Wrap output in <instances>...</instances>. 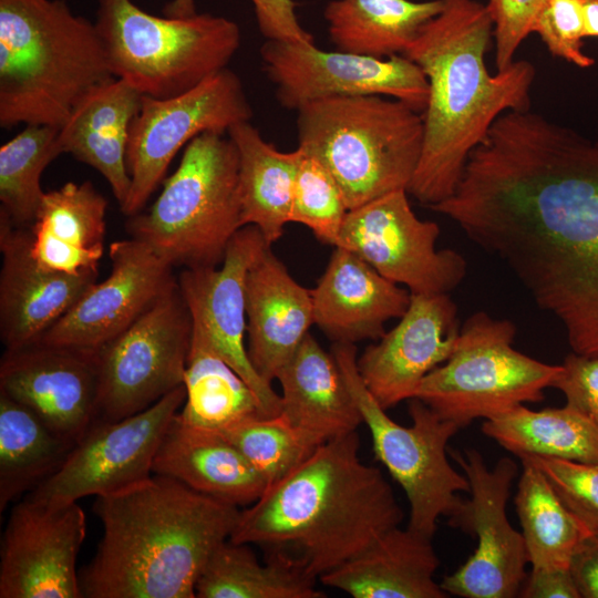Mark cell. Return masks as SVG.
I'll return each instance as SVG.
<instances>
[{
	"label": "cell",
	"mask_w": 598,
	"mask_h": 598,
	"mask_svg": "<svg viewBox=\"0 0 598 598\" xmlns=\"http://www.w3.org/2000/svg\"><path fill=\"white\" fill-rule=\"evenodd\" d=\"M311 295L315 324L333 343L379 340L384 324L400 319L411 300L409 290L342 247H334Z\"/></svg>",
	"instance_id": "23"
},
{
	"label": "cell",
	"mask_w": 598,
	"mask_h": 598,
	"mask_svg": "<svg viewBox=\"0 0 598 598\" xmlns=\"http://www.w3.org/2000/svg\"><path fill=\"white\" fill-rule=\"evenodd\" d=\"M533 32L540 37L551 55L581 69L595 64L594 58L582 49L587 38L582 0H548Z\"/></svg>",
	"instance_id": "41"
},
{
	"label": "cell",
	"mask_w": 598,
	"mask_h": 598,
	"mask_svg": "<svg viewBox=\"0 0 598 598\" xmlns=\"http://www.w3.org/2000/svg\"><path fill=\"white\" fill-rule=\"evenodd\" d=\"M442 7V0H332L323 17L337 50L386 59L403 54Z\"/></svg>",
	"instance_id": "31"
},
{
	"label": "cell",
	"mask_w": 598,
	"mask_h": 598,
	"mask_svg": "<svg viewBox=\"0 0 598 598\" xmlns=\"http://www.w3.org/2000/svg\"><path fill=\"white\" fill-rule=\"evenodd\" d=\"M97 4L95 27L112 74L150 97L190 90L226 69L240 45L238 24L224 17H158L133 0Z\"/></svg>",
	"instance_id": "8"
},
{
	"label": "cell",
	"mask_w": 598,
	"mask_h": 598,
	"mask_svg": "<svg viewBox=\"0 0 598 598\" xmlns=\"http://www.w3.org/2000/svg\"><path fill=\"white\" fill-rule=\"evenodd\" d=\"M470 483L471 497L451 524L476 537L473 555L441 581L450 596L464 598H513L518 596L528 564L520 532L507 517V501L517 464L502 457L489 468L482 454L474 450L450 451Z\"/></svg>",
	"instance_id": "15"
},
{
	"label": "cell",
	"mask_w": 598,
	"mask_h": 598,
	"mask_svg": "<svg viewBox=\"0 0 598 598\" xmlns=\"http://www.w3.org/2000/svg\"><path fill=\"white\" fill-rule=\"evenodd\" d=\"M86 517L76 502L25 497L9 516L0 550V598H81L76 559Z\"/></svg>",
	"instance_id": "17"
},
{
	"label": "cell",
	"mask_w": 598,
	"mask_h": 598,
	"mask_svg": "<svg viewBox=\"0 0 598 598\" xmlns=\"http://www.w3.org/2000/svg\"><path fill=\"white\" fill-rule=\"evenodd\" d=\"M587 38H598V0H582Z\"/></svg>",
	"instance_id": "48"
},
{
	"label": "cell",
	"mask_w": 598,
	"mask_h": 598,
	"mask_svg": "<svg viewBox=\"0 0 598 598\" xmlns=\"http://www.w3.org/2000/svg\"><path fill=\"white\" fill-rule=\"evenodd\" d=\"M482 431L518 458L598 463V427L566 404L539 411L519 404L485 420Z\"/></svg>",
	"instance_id": "34"
},
{
	"label": "cell",
	"mask_w": 598,
	"mask_h": 598,
	"mask_svg": "<svg viewBox=\"0 0 598 598\" xmlns=\"http://www.w3.org/2000/svg\"><path fill=\"white\" fill-rule=\"evenodd\" d=\"M109 256L110 275L92 282L39 341L99 350L177 283L174 267L142 240L114 241Z\"/></svg>",
	"instance_id": "18"
},
{
	"label": "cell",
	"mask_w": 598,
	"mask_h": 598,
	"mask_svg": "<svg viewBox=\"0 0 598 598\" xmlns=\"http://www.w3.org/2000/svg\"><path fill=\"white\" fill-rule=\"evenodd\" d=\"M103 535L79 573L85 598H194L214 551L230 536L238 506L155 474L97 496Z\"/></svg>",
	"instance_id": "3"
},
{
	"label": "cell",
	"mask_w": 598,
	"mask_h": 598,
	"mask_svg": "<svg viewBox=\"0 0 598 598\" xmlns=\"http://www.w3.org/2000/svg\"><path fill=\"white\" fill-rule=\"evenodd\" d=\"M246 315L250 362L271 383L315 323L311 290L292 278L271 246L248 271Z\"/></svg>",
	"instance_id": "24"
},
{
	"label": "cell",
	"mask_w": 598,
	"mask_h": 598,
	"mask_svg": "<svg viewBox=\"0 0 598 598\" xmlns=\"http://www.w3.org/2000/svg\"><path fill=\"white\" fill-rule=\"evenodd\" d=\"M192 333V315L177 279L126 330L96 350L95 421L136 414L182 386Z\"/></svg>",
	"instance_id": "11"
},
{
	"label": "cell",
	"mask_w": 598,
	"mask_h": 598,
	"mask_svg": "<svg viewBox=\"0 0 598 598\" xmlns=\"http://www.w3.org/2000/svg\"><path fill=\"white\" fill-rule=\"evenodd\" d=\"M251 117L243 83L228 68L171 97L144 95L130 126L126 165L131 187L121 212L128 217L142 212L173 158L196 136L227 133Z\"/></svg>",
	"instance_id": "12"
},
{
	"label": "cell",
	"mask_w": 598,
	"mask_h": 598,
	"mask_svg": "<svg viewBox=\"0 0 598 598\" xmlns=\"http://www.w3.org/2000/svg\"><path fill=\"white\" fill-rule=\"evenodd\" d=\"M547 477L568 511L598 536V463L524 456Z\"/></svg>",
	"instance_id": "40"
},
{
	"label": "cell",
	"mask_w": 598,
	"mask_h": 598,
	"mask_svg": "<svg viewBox=\"0 0 598 598\" xmlns=\"http://www.w3.org/2000/svg\"><path fill=\"white\" fill-rule=\"evenodd\" d=\"M440 226L420 219L399 189L348 212L337 247L346 248L411 293H448L467 265L454 249H436Z\"/></svg>",
	"instance_id": "16"
},
{
	"label": "cell",
	"mask_w": 598,
	"mask_h": 598,
	"mask_svg": "<svg viewBox=\"0 0 598 598\" xmlns=\"http://www.w3.org/2000/svg\"><path fill=\"white\" fill-rule=\"evenodd\" d=\"M276 380L281 385V414L321 444L363 423L333 354L310 333Z\"/></svg>",
	"instance_id": "29"
},
{
	"label": "cell",
	"mask_w": 598,
	"mask_h": 598,
	"mask_svg": "<svg viewBox=\"0 0 598 598\" xmlns=\"http://www.w3.org/2000/svg\"><path fill=\"white\" fill-rule=\"evenodd\" d=\"M515 496L528 564L532 567H569L580 543L591 534L568 511L544 473L528 460Z\"/></svg>",
	"instance_id": "36"
},
{
	"label": "cell",
	"mask_w": 598,
	"mask_h": 598,
	"mask_svg": "<svg viewBox=\"0 0 598 598\" xmlns=\"http://www.w3.org/2000/svg\"><path fill=\"white\" fill-rule=\"evenodd\" d=\"M0 336L6 350L38 342L76 302L97 275L70 276L39 266L28 227L0 212Z\"/></svg>",
	"instance_id": "22"
},
{
	"label": "cell",
	"mask_w": 598,
	"mask_h": 598,
	"mask_svg": "<svg viewBox=\"0 0 598 598\" xmlns=\"http://www.w3.org/2000/svg\"><path fill=\"white\" fill-rule=\"evenodd\" d=\"M268 246L256 226H244L229 241L219 266L183 269L178 285L192 318L214 349L250 385L264 413L274 416L281 413V396L257 373L245 346L246 279Z\"/></svg>",
	"instance_id": "19"
},
{
	"label": "cell",
	"mask_w": 598,
	"mask_h": 598,
	"mask_svg": "<svg viewBox=\"0 0 598 598\" xmlns=\"http://www.w3.org/2000/svg\"><path fill=\"white\" fill-rule=\"evenodd\" d=\"M569 569L580 598H598V536L590 535L580 543Z\"/></svg>",
	"instance_id": "46"
},
{
	"label": "cell",
	"mask_w": 598,
	"mask_h": 598,
	"mask_svg": "<svg viewBox=\"0 0 598 598\" xmlns=\"http://www.w3.org/2000/svg\"><path fill=\"white\" fill-rule=\"evenodd\" d=\"M220 433L244 454L268 486L295 470L321 445L281 413L251 416Z\"/></svg>",
	"instance_id": "38"
},
{
	"label": "cell",
	"mask_w": 598,
	"mask_h": 598,
	"mask_svg": "<svg viewBox=\"0 0 598 598\" xmlns=\"http://www.w3.org/2000/svg\"><path fill=\"white\" fill-rule=\"evenodd\" d=\"M523 598H580L569 567H532L518 592Z\"/></svg>",
	"instance_id": "45"
},
{
	"label": "cell",
	"mask_w": 598,
	"mask_h": 598,
	"mask_svg": "<svg viewBox=\"0 0 598 598\" xmlns=\"http://www.w3.org/2000/svg\"><path fill=\"white\" fill-rule=\"evenodd\" d=\"M297 560L267 553L261 564L249 544L224 542L210 556L196 585L199 598H323Z\"/></svg>",
	"instance_id": "33"
},
{
	"label": "cell",
	"mask_w": 598,
	"mask_h": 598,
	"mask_svg": "<svg viewBox=\"0 0 598 598\" xmlns=\"http://www.w3.org/2000/svg\"><path fill=\"white\" fill-rule=\"evenodd\" d=\"M299 150L290 223L307 226L320 241L337 247L349 212L343 193L318 158Z\"/></svg>",
	"instance_id": "39"
},
{
	"label": "cell",
	"mask_w": 598,
	"mask_h": 598,
	"mask_svg": "<svg viewBox=\"0 0 598 598\" xmlns=\"http://www.w3.org/2000/svg\"><path fill=\"white\" fill-rule=\"evenodd\" d=\"M442 1L440 13L403 53L429 82L422 152L408 190L427 207L455 193L471 153L501 115L530 110L535 80V68L526 60L488 72L493 20L486 4Z\"/></svg>",
	"instance_id": "1"
},
{
	"label": "cell",
	"mask_w": 598,
	"mask_h": 598,
	"mask_svg": "<svg viewBox=\"0 0 598 598\" xmlns=\"http://www.w3.org/2000/svg\"><path fill=\"white\" fill-rule=\"evenodd\" d=\"M460 330L448 293H411L399 323L357 358L358 372L388 410L412 399L422 379L451 357Z\"/></svg>",
	"instance_id": "21"
},
{
	"label": "cell",
	"mask_w": 598,
	"mask_h": 598,
	"mask_svg": "<svg viewBox=\"0 0 598 598\" xmlns=\"http://www.w3.org/2000/svg\"><path fill=\"white\" fill-rule=\"evenodd\" d=\"M153 473L238 507L254 504L268 487L267 481L220 432L188 425L177 415L162 437Z\"/></svg>",
	"instance_id": "27"
},
{
	"label": "cell",
	"mask_w": 598,
	"mask_h": 598,
	"mask_svg": "<svg viewBox=\"0 0 598 598\" xmlns=\"http://www.w3.org/2000/svg\"><path fill=\"white\" fill-rule=\"evenodd\" d=\"M184 400L182 385L136 414L113 422H93L61 467L28 497L45 504L72 503L113 494L147 480L162 437Z\"/></svg>",
	"instance_id": "13"
},
{
	"label": "cell",
	"mask_w": 598,
	"mask_h": 598,
	"mask_svg": "<svg viewBox=\"0 0 598 598\" xmlns=\"http://www.w3.org/2000/svg\"><path fill=\"white\" fill-rule=\"evenodd\" d=\"M548 0H488L493 20L495 65L497 72L515 62L519 45L533 33L534 25Z\"/></svg>",
	"instance_id": "42"
},
{
	"label": "cell",
	"mask_w": 598,
	"mask_h": 598,
	"mask_svg": "<svg viewBox=\"0 0 598 598\" xmlns=\"http://www.w3.org/2000/svg\"><path fill=\"white\" fill-rule=\"evenodd\" d=\"M163 11L165 16L173 18H187L197 13L194 0H172Z\"/></svg>",
	"instance_id": "47"
},
{
	"label": "cell",
	"mask_w": 598,
	"mask_h": 598,
	"mask_svg": "<svg viewBox=\"0 0 598 598\" xmlns=\"http://www.w3.org/2000/svg\"><path fill=\"white\" fill-rule=\"evenodd\" d=\"M331 353L371 433L375 457L408 497V527L433 538L441 516H446L451 525L465 508L466 499L458 493H470L467 477L451 465L446 452L460 426L416 398L409 400L411 425L394 422L364 385L357 368L355 346L333 343Z\"/></svg>",
	"instance_id": "9"
},
{
	"label": "cell",
	"mask_w": 598,
	"mask_h": 598,
	"mask_svg": "<svg viewBox=\"0 0 598 598\" xmlns=\"http://www.w3.org/2000/svg\"><path fill=\"white\" fill-rule=\"evenodd\" d=\"M58 135L56 126L27 124L0 147V212L16 226L29 227L35 217L42 173L62 154Z\"/></svg>",
	"instance_id": "37"
},
{
	"label": "cell",
	"mask_w": 598,
	"mask_h": 598,
	"mask_svg": "<svg viewBox=\"0 0 598 598\" xmlns=\"http://www.w3.org/2000/svg\"><path fill=\"white\" fill-rule=\"evenodd\" d=\"M239 156L243 225L256 226L269 245L290 223L292 189L301 152H281L254 125L241 122L228 132Z\"/></svg>",
	"instance_id": "30"
},
{
	"label": "cell",
	"mask_w": 598,
	"mask_h": 598,
	"mask_svg": "<svg viewBox=\"0 0 598 598\" xmlns=\"http://www.w3.org/2000/svg\"><path fill=\"white\" fill-rule=\"evenodd\" d=\"M439 564L432 538L396 526L319 580L354 598H446Z\"/></svg>",
	"instance_id": "28"
},
{
	"label": "cell",
	"mask_w": 598,
	"mask_h": 598,
	"mask_svg": "<svg viewBox=\"0 0 598 598\" xmlns=\"http://www.w3.org/2000/svg\"><path fill=\"white\" fill-rule=\"evenodd\" d=\"M143 96L125 80L113 78L91 89L59 127L62 154L96 169L109 183L120 208L131 187L126 165L130 126Z\"/></svg>",
	"instance_id": "26"
},
{
	"label": "cell",
	"mask_w": 598,
	"mask_h": 598,
	"mask_svg": "<svg viewBox=\"0 0 598 598\" xmlns=\"http://www.w3.org/2000/svg\"><path fill=\"white\" fill-rule=\"evenodd\" d=\"M359 448L357 431L322 443L240 511L230 540L283 554L319 579L400 526L391 485Z\"/></svg>",
	"instance_id": "4"
},
{
	"label": "cell",
	"mask_w": 598,
	"mask_h": 598,
	"mask_svg": "<svg viewBox=\"0 0 598 598\" xmlns=\"http://www.w3.org/2000/svg\"><path fill=\"white\" fill-rule=\"evenodd\" d=\"M106 198L89 182H68L44 192L28 227L30 252L42 268L97 275L104 254Z\"/></svg>",
	"instance_id": "25"
},
{
	"label": "cell",
	"mask_w": 598,
	"mask_h": 598,
	"mask_svg": "<svg viewBox=\"0 0 598 598\" xmlns=\"http://www.w3.org/2000/svg\"><path fill=\"white\" fill-rule=\"evenodd\" d=\"M243 227L238 151L220 132L192 140L156 200L127 223L133 238L183 269L219 266Z\"/></svg>",
	"instance_id": "7"
},
{
	"label": "cell",
	"mask_w": 598,
	"mask_h": 598,
	"mask_svg": "<svg viewBox=\"0 0 598 598\" xmlns=\"http://www.w3.org/2000/svg\"><path fill=\"white\" fill-rule=\"evenodd\" d=\"M516 326L485 311L461 326L451 357L425 375L413 398L460 429L519 404L544 399L561 364H548L513 348Z\"/></svg>",
	"instance_id": "10"
},
{
	"label": "cell",
	"mask_w": 598,
	"mask_h": 598,
	"mask_svg": "<svg viewBox=\"0 0 598 598\" xmlns=\"http://www.w3.org/2000/svg\"><path fill=\"white\" fill-rule=\"evenodd\" d=\"M551 388L559 390L566 405L598 427V354H567Z\"/></svg>",
	"instance_id": "43"
},
{
	"label": "cell",
	"mask_w": 598,
	"mask_h": 598,
	"mask_svg": "<svg viewBox=\"0 0 598 598\" xmlns=\"http://www.w3.org/2000/svg\"><path fill=\"white\" fill-rule=\"evenodd\" d=\"M0 392L75 443L96 417V350L41 341L6 350L0 362Z\"/></svg>",
	"instance_id": "20"
},
{
	"label": "cell",
	"mask_w": 598,
	"mask_h": 598,
	"mask_svg": "<svg viewBox=\"0 0 598 598\" xmlns=\"http://www.w3.org/2000/svg\"><path fill=\"white\" fill-rule=\"evenodd\" d=\"M260 58L278 103L289 110L323 99L361 95L393 97L421 113L427 103V79L403 54L378 59L323 51L315 42L267 40Z\"/></svg>",
	"instance_id": "14"
},
{
	"label": "cell",
	"mask_w": 598,
	"mask_h": 598,
	"mask_svg": "<svg viewBox=\"0 0 598 598\" xmlns=\"http://www.w3.org/2000/svg\"><path fill=\"white\" fill-rule=\"evenodd\" d=\"M115 78L95 23L63 0H0V126L60 127Z\"/></svg>",
	"instance_id": "5"
},
{
	"label": "cell",
	"mask_w": 598,
	"mask_h": 598,
	"mask_svg": "<svg viewBox=\"0 0 598 598\" xmlns=\"http://www.w3.org/2000/svg\"><path fill=\"white\" fill-rule=\"evenodd\" d=\"M74 444L0 392V512L53 475Z\"/></svg>",
	"instance_id": "35"
},
{
	"label": "cell",
	"mask_w": 598,
	"mask_h": 598,
	"mask_svg": "<svg viewBox=\"0 0 598 598\" xmlns=\"http://www.w3.org/2000/svg\"><path fill=\"white\" fill-rule=\"evenodd\" d=\"M192 320L185 400L177 417L188 425L220 432L245 419L266 415L250 385L217 353L199 323Z\"/></svg>",
	"instance_id": "32"
},
{
	"label": "cell",
	"mask_w": 598,
	"mask_h": 598,
	"mask_svg": "<svg viewBox=\"0 0 598 598\" xmlns=\"http://www.w3.org/2000/svg\"><path fill=\"white\" fill-rule=\"evenodd\" d=\"M509 269L563 324L571 351L598 354V140L546 163L504 233Z\"/></svg>",
	"instance_id": "2"
},
{
	"label": "cell",
	"mask_w": 598,
	"mask_h": 598,
	"mask_svg": "<svg viewBox=\"0 0 598 598\" xmlns=\"http://www.w3.org/2000/svg\"><path fill=\"white\" fill-rule=\"evenodd\" d=\"M298 147L339 184L349 210L409 190L422 152V113L382 95L330 97L297 110Z\"/></svg>",
	"instance_id": "6"
},
{
	"label": "cell",
	"mask_w": 598,
	"mask_h": 598,
	"mask_svg": "<svg viewBox=\"0 0 598 598\" xmlns=\"http://www.w3.org/2000/svg\"><path fill=\"white\" fill-rule=\"evenodd\" d=\"M260 33L267 40L289 42H315L296 14L293 0H250Z\"/></svg>",
	"instance_id": "44"
}]
</instances>
